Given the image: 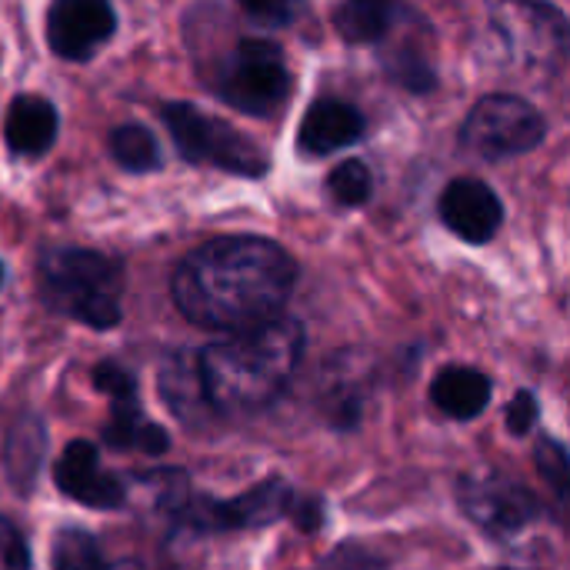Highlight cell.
Returning <instances> with one entry per match:
<instances>
[{"label": "cell", "instance_id": "cell-1", "mask_svg": "<svg viewBox=\"0 0 570 570\" xmlns=\"http://www.w3.org/2000/svg\"><path fill=\"white\" fill-rule=\"evenodd\" d=\"M297 261L267 237H214L190 250L174 277L177 311L207 331H244L277 317L294 294Z\"/></svg>", "mask_w": 570, "mask_h": 570}, {"label": "cell", "instance_id": "cell-2", "mask_svg": "<svg viewBox=\"0 0 570 570\" xmlns=\"http://www.w3.org/2000/svg\"><path fill=\"white\" fill-rule=\"evenodd\" d=\"M304 327L277 314L264 324L234 331L197 351V374L210 414H257L294 381L304 357Z\"/></svg>", "mask_w": 570, "mask_h": 570}, {"label": "cell", "instance_id": "cell-3", "mask_svg": "<svg viewBox=\"0 0 570 570\" xmlns=\"http://www.w3.org/2000/svg\"><path fill=\"white\" fill-rule=\"evenodd\" d=\"M37 291L53 314L94 331H110L124 317V267L100 250L47 247L37 261Z\"/></svg>", "mask_w": 570, "mask_h": 570}, {"label": "cell", "instance_id": "cell-4", "mask_svg": "<svg viewBox=\"0 0 570 570\" xmlns=\"http://www.w3.org/2000/svg\"><path fill=\"white\" fill-rule=\"evenodd\" d=\"M160 117H164L180 157L190 164H214L237 177H264L271 167V157L254 140H247L230 124L197 110L194 104H184V100L164 104Z\"/></svg>", "mask_w": 570, "mask_h": 570}, {"label": "cell", "instance_id": "cell-5", "mask_svg": "<svg viewBox=\"0 0 570 570\" xmlns=\"http://www.w3.org/2000/svg\"><path fill=\"white\" fill-rule=\"evenodd\" d=\"M217 94L240 114L274 117L291 97L284 50L271 40H240L220 67Z\"/></svg>", "mask_w": 570, "mask_h": 570}, {"label": "cell", "instance_id": "cell-6", "mask_svg": "<svg viewBox=\"0 0 570 570\" xmlns=\"http://www.w3.org/2000/svg\"><path fill=\"white\" fill-rule=\"evenodd\" d=\"M544 134L548 124L538 107L514 94H491L468 114L461 127V147L481 160H508L541 147Z\"/></svg>", "mask_w": 570, "mask_h": 570}, {"label": "cell", "instance_id": "cell-7", "mask_svg": "<svg viewBox=\"0 0 570 570\" xmlns=\"http://www.w3.org/2000/svg\"><path fill=\"white\" fill-rule=\"evenodd\" d=\"M491 27L504 53L521 70H551L568 53V20L561 10L538 0H494L488 3Z\"/></svg>", "mask_w": 570, "mask_h": 570}, {"label": "cell", "instance_id": "cell-8", "mask_svg": "<svg viewBox=\"0 0 570 570\" xmlns=\"http://www.w3.org/2000/svg\"><path fill=\"white\" fill-rule=\"evenodd\" d=\"M461 511L494 541L518 538L541 518L538 494L501 468H478L458 481Z\"/></svg>", "mask_w": 570, "mask_h": 570}, {"label": "cell", "instance_id": "cell-9", "mask_svg": "<svg viewBox=\"0 0 570 570\" xmlns=\"http://www.w3.org/2000/svg\"><path fill=\"white\" fill-rule=\"evenodd\" d=\"M294 498H297L294 484H287L284 478H267V481L254 484L250 491H244L234 501L190 494L187 504L170 521L194 531V534L254 531V528H267V524L287 518L291 508H294Z\"/></svg>", "mask_w": 570, "mask_h": 570}, {"label": "cell", "instance_id": "cell-10", "mask_svg": "<svg viewBox=\"0 0 570 570\" xmlns=\"http://www.w3.org/2000/svg\"><path fill=\"white\" fill-rule=\"evenodd\" d=\"M117 30L110 0H50L47 43L63 60L94 57Z\"/></svg>", "mask_w": 570, "mask_h": 570}, {"label": "cell", "instance_id": "cell-11", "mask_svg": "<svg viewBox=\"0 0 570 570\" xmlns=\"http://www.w3.org/2000/svg\"><path fill=\"white\" fill-rule=\"evenodd\" d=\"M53 484L70 501L90 511H117L127 504V488L120 478L100 468V454L90 441H70L53 464Z\"/></svg>", "mask_w": 570, "mask_h": 570}, {"label": "cell", "instance_id": "cell-12", "mask_svg": "<svg viewBox=\"0 0 570 570\" xmlns=\"http://www.w3.org/2000/svg\"><path fill=\"white\" fill-rule=\"evenodd\" d=\"M441 220L468 244H488L504 224L501 197L478 177H458L441 194Z\"/></svg>", "mask_w": 570, "mask_h": 570}, {"label": "cell", "instance_id": "cell-13", "mask_svg": "<svg viewBox=\"0 0 570 570\" xmlns=\"http://www.w3.org/2000/svg\"><path fill=\"white\" fill-rule=\"evenodd\" d=\"M367 120L364 114L337 97H324L314 100L311 110L301 120V134H297V147L307 157H327L341 147H351L364 137Z\"/></svg>", "mask_w": 570, "mask_h": 570}, {"label": "cell", "instance_id": "cell-14", "mask_svg": "<svg viewBox=\"0 0 570 570\" xmlns=\"http://www.w3.org/2000/svg\"><path fill=\"white\" fill-rule=\"evenodd\" d=\"M60 130L57 107L47 97L20 94L3 117V140L17 157H40L53 147Z\"/></svg>", "mask_w": 570, "mask_h": 570}, {"label": "cell", "instance_id": "cell-15", "mask_svg": "<svg viewBox=\"0 0 570 570\" xmlns=\"http://www.w3.org/2000/svg\"><path fill=\"white\" fill-rule=\"evenodd\" d=\"M157 387H160L164 404L170 407V414L180 424L197 428L210 414L207 397H204V384H200V374H197V351H177V354H170L160 364Z\"/></svg>", "mask_w": 570, "mask_h": 570}, {"label": "cell", "instance_id": "cell-16", "mask_svg": "<svg viewBox=\"0 0 570 570\" xmlns=\"http://www.w3.org/2000/svg\"><path fill=\"white\" fill-rule=\"evenodd\" d=\"M494 394V384L484 371L451 364L431 381V401L441 414L454 421H474L488 411Z\"/></svg>", "mask_w": 570, "mask_h": 570}, {"label": "cell", "instance_id": "cell-17", "mask_svg": "<svg viewBox=\"0 0 570 570\" xmlns=\"http://www.w3.org/2000/svg\"><path fill=\"white\" fill-rule=\"evenodd\" d=\"M43 454H47V428L40 417H20L3 444V471L7 481L27 498L37 484V474L43 468Z\"/></svg>", "mask_w": 570, "mask_h": 570}, {"label": "cell", "instance_id": "cell-18", "mask_svg": "<svg viewBox=\"0 0 570 570\" xmlns=\"http://www.w3.org/2000/svg\"><path fill=\"white\" fill-rule=\"evenodd\" d=\"M397 13V0H341L334 10V27L347 43H377L394 27Z\"/></svg>", "mask_w": 570, "mask_h": 570}, {"label": "cell", "instance_id": "cell-19", "mask_svg": "<svg viewBox=\"0 0 570 570\" xmlns=\"http://www.w3.org/2000/svg\"><path fill=\"white\" fill-rule=\"evenodd\" d=\"M110 157L127 174H147L160 167V144L144 124H120L110 130Z\"/></svg>", "mask_w": 570, "mask_h": 570}, {"label": "cell", "instance_id": "cell-20", "mask_svg": "<svg viewBox=\"0 0 570 570\" xmlns=\"http://www.w3.org/2000/svg\"><path fill=\"white\" fill-rule=\"evenodd\" d=\"M50 570H107V561L90 531L63 528L50 541Z\"/></svg>", "mask_w": 570, "mask_h": 570}, {"label": "cell", "instance_id": "cell-21", "mask_svg": "<svg viewBox=\"0 0 570 570\" xmlns=\"http://www.w3.org/2000/svg\"><path fill=\"white\" fill-rule=\"evenodd\" d=\"M327 190L341 207H361L374 190V174L364 160H344L331 170Z\"/></svg>", "mask_w": 570, "mask_h": 570}, {"label": "cell", "instance_id": "cell-22", "mask_svg": "<svg viewBox=\"0 0 570 570\" xmlns=\"http://www.w3.org/2000/svg\"><path fill=\"white\" fill-rule=\"evenodd\" d=\"M144 424H147V417L140 411V401L110 404V421L104 424L100 438L114 451H137V438H140Z\"/></svg>", "mask_w": 570, "mask_h": 570}, {"label": "cell", "instance_id": "cell-23", "mask_svg": "<svg viewBox=\"0 0 570 570\" xmlns=\"http://www.w3.org/2000/svg\"><path fill=\"white\" fill-rule=\"evenodd\" d=\"M534 461H538V471L544 478V484L551 488V494L564 504L570 491V458L568 448L554 438H541L538 448H534Z\"/></svg>", "mask_w": 570, "mask_h": 570}, {"label": "cell", "instance_id": "cell-24", "mask_svg": "<svg viewBox=\"0 0 570 570\" xmlns=\"http://www.w3.org/2000/svg\"><path fill=\"white\" fill-rule=\"evenodd\" d=\"M144 484H147V491L154 494V504H157V511H164L167 518H174L184 504H187V498L194 494V488H190V478L184 474V471H177V468H164V471H154V474H147V478H140Z\"/></svg>", "mask_w": 570, "mask_h": 570}, {"label": "cell", "instance_id": "cell-25", "mask_svg": "<svg viewBox=\"0 0 570 570\" xmlns=\"http://www.w3.org/2000/svg\"><path fill=\"white\" fill-rule=\"evenodd\" d=\"M387 73L394 77V83H401V87H407V90H414V94H428V90H434V83H438V73H434V67L428 63V57L424 53H417V50H397L391 60H387Z\"/></svg>", "mask_w": 570, "mask_h": 570}, {"label": "cell", "instance_id": "cell-26", "mask_svg": "<svg viewBox=\"0 0 570 570\" xmlns=\"http://www.w3.org/2000/svg\"><path fill=\"white\" fill-rule=\"evenodd\" d=\"M90 381H94V387H97L100 394L110 397V404L140 401V394H137V377H134L124 364H117V361H100V364L90 371Z\"/></svg>", "mask_w": 570, "mask_h": 570}, {"label": "cell", "instance_id": "cell-27", "mask_svg": "<svg viewBox=\"0 0 570 570\" xmlns=\"http://www.w3.org/2000/svg\"><path fill=\"white\" fill-rule=\"evenodd\" d=\"M0 570H30L27 538L7 514H0Z\"/></svg>", "mask_w": 570, "mask_h": 570}, {"label": "cell", "instance_id": "cell-28", "mask_svg": "<svg viewBox=\"0 0 570 570\" xmlns=\"http://www.w3.org/2000/svg\"><path fill=\"white\" fill-rule=\"evenodd\" d=\"M240 7L261 27H287L301 13V0H240Z\"/></svg>", "mask_w": 570, "mask_h": 570}, {"label": "cell", "instance_id": "cell-29", "mask_svg": "<svg viewBox=\"0 0 570 570\" xmlns=\"http://www.w3.org/2000/svg\"><path fill=\"white\" fill-rule=\"evenodd\" d=\"M538 414H541L538 397L531 391H518L511 397V404H508V434H514V438L531 434L534 424H538Z\"/></svg>", "mask_w": 570, "mask_h": 570}, {"label": "cell", "instance_id": "cell-30", "mask_svg": "<svg viewBox=\"0 0 570 570\" xmlns=\"http://www.w3.org/2000/svg\"><path fill=\"white\" fill-rule=\"evenodd\" d=\"M287 518H294V528H297V531H304V534H317V531L324 528L327 508H324V501H321L317 494H301V491H297L294 508H291V514H287Z\"/></svg>", "mask_w": 570, "mask_h": 570}, {"label": "cell", "instance_id": "cell-31", "mask_svg": "<svg viewBox=\"0 0 570 570\" xmlns=\"http://www.w3.org/2000/svg\"><path fill=\"white\" fill-rule=\"evenodd\" d=\"M137 451H140V454H147V458H160V454H167V451H170V434H167L160 424L147 421V424H144V431H140V438H137Z\"/></svg>", "mask_w": 570, "mask_h": 570}, {"label": "cell", "instance_id": "cell-32", "mask_svg": "<svg viewBox=\"0 0 570 570\" xmlns=\"http://www.w3.org/2000/svg\"><path fill=\"white\" fill-rule=\"evenodd\" d=\"M107 570H144L137 561H117V564H107Z\"/></svg>", "mask_w": 570, "mask_h": 570}, {"label": "cell", "instance_id": "cell-33", "mask_svg": "<svg viewBox=\"0 0 570 570\" xmlns=\"http://www.w3.org/2000/svg\"><path fill=\"white\" fill-rule=\"evenodd\" d=\"M0 287H3V264H0Z\"/></svg>", "mask_w": 570, "mask_h": 570}]
</instances>
